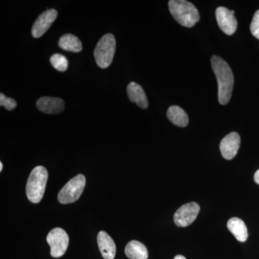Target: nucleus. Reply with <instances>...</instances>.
<instances>
[{
    "mask_svg": "<svg viewBox=\"0 0 259 259\" xmlns=\"http://www.w3.org/2000/svg\"><path fill=\"white\" fill-rule=\"evenodd\" d=\"M211 64L218 83V101L221 105H227L231 100L234 77L229 65L222 58L213 56Z\"/></svg>",
    "mask_w": 259,
    "mask_h": 259,
    "instance_id": "1",
    "label": "nucleus"
},
{
    "mask_svg": "<svg viewBox=\"0 0 259 259\" xmlns=\"http://www.w3.org/2000/svg\"><path fill=\"white\" fill-rule=\"evenodd\" d=\"M168 8L173 18L182 26L192 28L199 21V13L193 4L185 0H171Z\"/></svg>",
    "mask_w": 259,
    "mask_h": 259,
    "instance_id": "2",
    "label": "nucleus"
},
{
    "mask_svg": "<svg viewBox=\"0 0 259 259\" xmlns=\"http://www.w3.org/2000/svg\"><path fill=\"white\" fill-rule=\"evenodd\" d=\"M49 173L44 166H38L32 169L26 185V194L32 203L41 201L45 192Z\"/></svg>",
    "mask_w": 259,
    "mask_h": 259,
    "instance_id": "3",
    "label": "nucleus"
},
{
    "mask_svg": "<svg viewBox=\"0 0 259 259\" xmlns=\"http://www.w3.org/2000/svg\"><path fill=\"white\" fill-rule=\"evenodd\" d=\"M116 40L111 33L101 37L94 51V56L99 67L106 69L112 64L115 55Z\"/></svg>",
    "mask_w": 259,
    "mask_h": 259,
    "instance_id": "4",
    "label": "nucleus"
},
{
    "mask_svg": "<svg viewBox=\"0 0 259 259\" xmlns=\"http://www.w3.org/2000/svg\"><path fill=\"white\" fill-rule=\"evenodd\" d=\"M86 185V179L82 175L71 179L61 189L58 196V199L61 204H69L76 202L82 194Z\"/></svg>",
    "mask_w": 259,
    "mask_h": 259,
    "instance_id": "5",
    "label": "nucleus"
},
{
    "mask_svg": "<svg viewBox=\"0 0 259 259\" xmlns=\"http://www.w3.org/2000/svg\"><path fill=\"white\" fill-rule=\"evenodd\" d=\"M47 240L51 247V256L59 258L66 253L69 245V238L64 229L54 228L49 232Z\"/></svg>",
    "mask_w": 259,
    "mask_h": 259,
    "instance_id": "6",
    "label": "nucleus"
},
{
    "mask_svg": "<svg viewBox=\"0 0 259 259\" xmlns=\"http://www.w3.org/2000/svg\"><path fill=\"white\" fill-rule=\"evenodd\" d=\"M200 207L196 202L184 204L177 209L174 215V221L178 227L185 228L190 226L198 215Z\"/></svg>",
    "mask_w": 259,
    "mask_h": 259,
    "instance_id": "7",
    "label": "nucleus"
},
{
    "mask_svg": "<svg viewBox=\"0 0 259 259\" xmlns=\"http://www.w3.org/2000/svg\"><path fill=\"white\" fill-rule=\"evenodd\" d=\"M216 19L220 28L228 35H233L236 31L238 22L231 10L224 7H220L216 9Z\"/></svg>",
    "mask_w": 259,
    "mask_h": 259,
    "instance_id": "8",
    "label": "nucleus"
},
{
    "mask_svg": "<svg viewBox=\"0 0 259 259\" xmlns=\"http://www.w3.org/2000/svg\"><path fill=\"white\" fill-rule=\"evenodd\" d=\"M57 16V11L54 9L48 10L40 15L32 25V36L35 38H38L44 35L50 28L51 25L55 22Z\"/></svg>",
    "mask_w": 259,
    "mask_h": 259,
    "instance_id": "9",
    "label": "nucleus"
},
{
    "mask_svg": "<svg viewBox=\"0 0 259 259\" xmlns=\"http://www.w3.org/2000/svg\"><path fill=\"white\" fill-rule=\"evenodd\" d=\"M241 145V138L238 133L227 135L220 144L221 154L227 160L233 159L236 156Z\"/></svg>",
    "mask_w": 259,
    "mask_h": 259,
    "instance_id": "10",
    "label": "nucleus"
},
{
    "mask_svg": "<svg viewBox=\"0 0 259 259\" xmlns=\"http://www.w3.org/2000/svg\"><path fill=\"white\" fill-rule=\"evenodd\" d=\"M37 109L46 114H59L64 111V100L57 97H42L37 101Z\"/></svg>",
    "mask_w": 259,
    "mask_h": 259,
    "instance_id": "11",
    "label": "nucleus"
},
{
    "mask_svg": "<svg viewBox=\"0 0 259 259\" xmlns=\"http://www.w3.org/2000/svg\"><path fill=\"white\" fill-rule=\"evenodd\" d=\"M97 243L105 259H114L116 254V245L111 237L105 231H100L97 236Z\"/></svg>",
    "mask_w": 259,
    "mask_h": 259,
    "instance_id": "12",
    "label": "nucleus"
},
{
    "mask_svg": "<svg viewBox=\"0 0 259 259\" xmlns=\"http://www.w3.org/2000/svg\"><path fill=\"white\" fill-rule=\"evenodd\" d=\"M127 93L130 101L135 102L141 108H148L147 97H146L144 89L141 88L139 83L136 82L130 83L127 85Z\"/></svg>",
    "mask_w": 259,
    "mask_h": 259,
    "instance_id": "13",
    "label": "nucleus"
},
{
    "mask_svg": "<svg viewBox=\"0 0 259 259\" xmlns=\"http://www.w3.org/2000/svg\"><path fill=\"white\" fill-rule=\"evenodd\" d=\"M228 230L231 232L237 240L240 242H245L248 238V229L245 223L238 218H233L227 223Z\"/></svg>",
    "mask_w": 259,
    "mask_h": 259,
    "instance_id": "14",
    "label": "nucleus"
},
{
    "mask_svg": "<svg viewBox=\"0 0 259 259\" xmlns=\"http://www.w3.org/2000/svg\"><path fill=\"white\" fill-rule=\"evenodd\" d=\"M167 117L174 125L179 127H185L188 125L189 117L183 109L174 105L167 110Z\"/></svg>",
    "mask_w": 259,
    "mask_h": 259,
    "instance_id": "15",
    "label": "nucleus"
},
{
    "mask_svg": "<svg viewBox=\"0 0 259 259\" xmlns=\"http://www.w3.org/2000/svg\"><path fill=\"white\" fill-rule=\"evenodd\" d=\"M125 253L130 259H148V257L146 247L137 241L129 242L126 245Z\"/></svg>",
    "mask_w": 259,
    "mask_h": 259,
    "instance_id": "16",
    "label": "nucleus"
},
{
    "mask_svg": "<svg viewBox=\"0 0 259 259\" xmlns=\"http://www.w3.org/2000/svg\"><path fill=\"white\" fill-rule=\"evenodd\" d=\"M59 46L61 49L70 52L78 53L82 50V44L79 38L72 34H66L60 37Z\"/></svg>",
    "mask_w": 259,
    "mask_h": 259,
    "instance_id": "17",
    "label": "nucleus"
},
{
    "mask_svg": "<svg viewBox=\"0 0 259 259\" xmlns=\"http://www.w3.org/2000/svg\"><path fill=\"white\" fill-rule=\"evenodd\" d=\"M50 62L54 69L61 72H64L68 69V60L62 54H56L51 56Z\"/></svg>",
    "mask_w": 259,
    "mask_h": 259,
    "instance_id": "18",
    "label": "nucleus"
},
{
    "mask_svg": "<svg viewBox=\"0 0 259 259\" xmlns=\"http://www.w3.org/2000/svg\"><path fill=\"white\" fill-rule=\"evenodd\" d=\"M0 105L2 107H5L9 111H11L17 107V102L13 99L6 97L1 93L0 94Z\"/></svg>",
    "mask_w": 259,
    "mask_h": 259,
    "instance_id": "19",
    "label": "nucleus"
},
{
    "mask_svg": "<svg viewBox=\"0 0 259 259\" xmlns=\"http://www.w3.org/2000/svg\"><path fill=\"white\" fill-rule=\"evenodd\" d=\"M252 35L259 40V10L255 12L250 26Z\"/></svg>",
    "mask_w": 259,
    "mask_h": 259,
    "instance_id": "20",
    "label": "nucleus"
},
{
    "mask_svg": "<svg viewBox=\"0 0 259 259\" xmlns=\"http://www.w3.org/2000/svg\"><path fill=\"white\" fill-rule=\"evenodd\" d=\"M254 181L255 183L258 184V185H259V169L257 170V171H255L254 175Z\"/></svg>",
    "mask_w": 259,
    "mask_h": 259,
    "instance_id": "21",
    "label": "nucleus"
},
{
    "mask_svg": "<svg viewBox=\"0 0 259 259\" xmlns=\"http://www.w3.org/2000/svg\"><path fill=\"white\" fill-rule=\"evenodd\" d=\"M174 259H186V258L185 256H183V255H177L175 257V258Z\"/></svg>",
    "mask_w": 259,
    "mask_h": 259,
    "instance_id": "22",
    "label": "nucleus"
},
{
    "mask_svg": "<svg viewBox=\"0 0 259 259\" xmlns=\"http://www.w3.org/2000/svg\"><path fill=\"white\" fill-rule=\"evenodd\" d=\"M3 164L2 162H0V171H3Z\"/></svg>",
    "mask_w": 259,
    "mask_h": 259,
    "instance_id": "23",
    "label": "nucleus"
}]
</instances>
